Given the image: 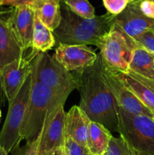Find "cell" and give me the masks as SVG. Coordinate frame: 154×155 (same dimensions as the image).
<instances>
[{
  "instance_id": "1",
  "label": "cell",
  "mask_w": 154,
  "mask_h": 155,
  "mask_svg": "<svg viewBox=\"0 0 154 155\" xmlns=\"http://www.w3.org/2000/svg\"><path fill=\"white\" fill-rule=\"evenodd\" d=\"M101 58L91 66L72 72L80 95L79 107L91 121L104 125L111 133H119L116 103L101 73Z\"/></svg>"
},
{
  "instance_id": "2",
  "label": "cell",
  "mask_w": 154,
  "mask_h": 155,
  "mask_svg": "<svg viewBox=\"0 0 154 155\" xmlns=\"http://www.w3.org/2000/svg\"><path fill=\"white\" fill-rule=\"evenodd\" d=\"M61 21L53 31L57 42L67 45L97 46L113 25L116 16L110 13L85 19L71 12L60 0Z\"/></svg>"
},
{
  "instance_id": "3",
  "label": "cell",
  "mask_w": 154,
  "mask_h": 155,
  "mask_svg": "<svg viewBox=\"0 0 154 155\" xmlns=\"http://www.w3.org/2000/svg\"><path fill=\"white\" fill-rule=\"evenodd\" d=\"M68 96L50 89L38 80L32 70V86L21 137L26 142L39 138L48 114L59 104H65Z\"/></svg>"
},
{
  "instance_id": "4",
  "label": "cell",
  "mask_w": 154,
  "mask_h": 155,
  "mask_svg": "<svg viewBox=\"0 0 154 155\" xmlns=\"http://www.w3.org/2000/svg\"><path fill=\"white\" fill-rule=\"evenodd\" d=\"M137 46L135 42L114 23L96 47L100 50L105 68L114 74H127Z\"/></svg>"
},
{
  "instance_id": "5",
  "label": "cell",
  "mask_w": 154,
  "mask_h": 155,
  "mask_svg": "<svg viewBox=\"0 0 154 155\" xmlns=\"http://www.w3.org/2000/svg\"><path fill=\"white\" fill-rule=\"evenodd\" d=\"M32 86V72L14 98L8 102V110L3 127L0 131V146L8 152L22 141L21 131L25 120Z\"/></svg>"
},
{
  "instance_id": "6",
  "label": "cell",
  "mask_w": 154,
  "mask_h": 155,
  "mask_svg": "<svg viewBox=\"0 0 154 155\" xmlns=\"http://www.w3.org/2000/svg\"><path fill=\"white\" fill-rule=\"evenodd\" d=\"M116 107L119 135L135 151L154 155V117L131 114Z\"/></svg>"
},
{
  "instance_id": "7",
  "label": "cell",
  "mask_w": 154,
  "mask_h": 155,
  "mask_svg": "<svg viewBox=\"0 0 154 155\" xmlns=\"http://www.w3.org/2000/svg\"><path fill=\"white\" fill-rule=\"evenodd\" d=\"M33 68L38 80L45 86L69 96L76 89L77 84L72 73L66 71L48 52H39L33 60Z\"/></svg>"
},
{
  "instance_id": "8",
  "label": "cell",
  "mask_w": 154,
  "mask_h": 155,
  "mask_svg": "<svg viewBox=\"0 0 154 155\" xmlns=\"http://www.w3.org/2000/svg\"><path fill=\"white\" fill-rule=\"evenodd\" d=\"M101 73L106 86L111 92L116 104L127 113L154 117V113L146 107L122 82L117 75L101 63Z\"/></svg>"
},
{
  "instance_id": "9",
  "label": "cell",
  "mask_w": 154,
  "mask_h": 155,
  "mask_svg": "<svg viewBox=\"0 0 154 155\" xmlns=\"http://www.w3.org/2000/svg\"><path fill=\"white\" fill-rule=\"evenodd\" d=\"M39 52L32 51L27 55L6 65L0 71V87L8 102L11 101L33 70V60Z\"/></svg>"
},
{
  "instance_id": "10",
  "label": "cell",
  "mask_w": 154,
  "mask_h": 155,
  "mask_svg": "<svg viewBox=\"0 0 154 155\" xmlns=\"http://www.w3.org/2000/svg\"><path fill=\"white\" fill-rule=\"evenodd\" d=\"M64 104H59L47 116L41 133L38 155H51L57 148L64 146Z\"/></svg>"
},
{
  "instance_id": "11",
  "label": "cell",
  "mask_w": 154,
  "mask_h": 155,
  "mask_svg": "<svg viewBox=\"0 0 154 155\" xmlns=\"http://www.w3.org/2000/svg\"><path fill=\"white\" fill-rule=\"evenodd\" d=\"M54 56L66 71L72 73L93 65L98 54L88 45L59 43Z\"/></svg>"
},
{
  "instance_id": "12",
  "label": "cell",
  "mask_w": 154,
  "mask_h": 155,
  "mask_svg": "<svg viewBox=\"0 0 154 155\" xmlns=\"http://www.w3.org/2000/svg\"><path fill=\"white\" fill-rule=\"evenodd\" d=\"M138 2L139 0L130 2L122 13L116 16L114 21L133 40L149 30L154 23V20L147 18L141 13Z\"/></svg>"
},
{
  "instance_id": "13",
  "label": "cell",
  "mask_w": 154,
  "mask_h": 155,
  "mask_svg": "<svg viewBox=\"0 0 154 155\" xmlns=\"http://www.w3.org/2000/svg\"><path fill=\"white\" fill-rule=\"evenodd\" d=\"M8 19L24 51L32 48L35 13L29 5L11 7Z\"/></svg>"
},
{
  "instance_id": "14",
  "label": "cell",
  "mask_w": 154,
  "mask_h": 155,
  "mask_svg": "<svg viewBox=\"0 0 154 155\" xmlns=\"http://www.w3.org/2000/svg\"><path fill=\"white\" fill-rule=\"evenodd\" d=\"M23 49L15 35L8 17L0 15V71L4 67L24 57Z\"/></svg>"
},
{
  "instance_id": "15",
  "label": "cell",
  "mask_w": 154,
  "mask_h": 155,
  "mask_svg": "<svg viewBox=\"0 0 154 155\" xmlns=\"http://www.w3.org/2000/svg\"><path fill=\"white\" fill-rule=\"evenodd\" d=\"M91 121L79 106L73 105L66 113L65 138H70L80 145L87 147Z\"/></svg>"
},
{
  "instance_id": "16",
  "label": "cell",
  "mask_w": 154,
  "mask_h": 155,
  "mask_svg": "<svg viewBox=\"0 0 154 155\" xmlns=\"http://www.w3.org/2000/svg\"><path fill=\"white\" fill-rule=\"evenodd\" d=\"M42 24L54 31L61 21L60 0H37L29 5Z\"/></svg>"
},
{
  "instance_id": "17",
  "label": "cell",
  "mask_w": 154,
  "mask_h": 155,
  "mask_svg": "<svg viewBox=\"0 0 154 155\" xmlns=\"http://www.w3.org/2000/svg\"><path fill=\"white\" fill-rule=\"evenodd\" d=\"M112 137L113 135L111 132L104 125L98 122L91 121L87 142V147L90 154L104 155Z\"/></svg>"
},
{
  "instance_id": "18",
  "label": "cell",
  "mask_w": 154,
  "mask_h": 155,
  "mask_svg": "<svg viewBox=\"0 0 154 155\" xmlns=\"http://www.w3.org/2000/svg\"><path fill=\"white\" fill-rule=\"evenodd\" d=\"M56 39L52 30L41 22L35 15L33 24L32 51L36 52H48L56 44Z\"/></svg>"
},
{
  "instance_id": "19",
  "label": "cell",
  "mask_w": 154,
  "mask_h": 155,
  "mask_svg": "<svg viewBox=\"0 0 154 155\" xmlns=\"http://www.w3.org/2000/svg\"><path fill=\"white\" fill-rule=\"evenodd\" d=\"M128 71L154 80V54L137 46L134 51Z\"/></svg>"
},
{
  "instance_id": "20",
  "label": "cell",
  "mask_w": 154,
  "mask_h": 155,
  "mask_svg": "<svg viewBox=\"0 0 154 155\" xmlns=\"http://www.w3.org/2000/svg\"><path fill=\"white\" fill-rule=\"evenodd\" d=\"M120 81L146 106L154 113V91L128 74H116Z\"/></svg>"
},
{
  "instance_id": "21",
  "label": "cell",
  "mask_w": 154,
  "mask_h": 155,
  "mask_svg": "<svg viewBox=\"0 0 154 155\" xmlns=\"http://www.w3.org/2000/svg\"><path fill=\"white\" fill-rule=\"evenodd\" d=\"M66 7L78 16L85 19L95 18V10L88 0H61Z\"/></svg>"
},
{
  "instance_id": "22",
  "label": "cell",
  "mask_w": 154,
  "mask_h": 155,
  "mask_svg": "<svg viewBox=\"0 0 154 155\" xmlns=\"http://www.w3.org/2000/svg\"><path fill=\"white\" fill-rule=\"evenodd\" d=\"M104 155H135L134 150L121 136L110 139L108 147Z\"/></svg>"
},
{
  "instance_id": "23",
  "label": "cell",
  "mask_w": 154,
  "mask_h": 155,
  "mask_svg": "<svg viewBox=\"0 0 154 155\" xmlns=\"http://www.w3.org/2000/svg\"><path fill=\"white\" fill-rule=\"evenodd\" d=\"M136 45L154 54V31L148 30L134 39Z\"/></svg>"
},
{
  "instance_id": "24",
  "label": "cell",
  "mask_w": 154,
  "mask_h": 155,
  "mask_svg": "<svg viewBox=\"0 0 154 155\" xmlns=\"http://www.w3.org/2000/svg\"><path fill=\"white\" fill-rule=\"evenodd\" d=\"M40 137L41 135L37 139L26 142L23 146H20V145L16 146L11 151V155H38Z\"/></svg>"
},
{
  "instance_id": "25",
  "label": "cell",
  "mask_w": 154,
  "mask_h": 155,
  "mask_svg": "<svg viewBox=\"0 0 154 155\" xmlns=\"http://www.w3.org/2000/svg\"><path fill=\"white\" fill-rule=\"evenodd\" d=\"M102 2L107 12L114 16L122 13L130 3L129 0H102Z\"/></svg>"
},
{
  "instance_id": "26",
  "label": "cell",
  "mask_w": 154,
  "mask_h": 155,
  "mask_svg": "<svg viewBox=\"0 0 154 155\" xmlns=\"http://www.w3.org/2000/svg\"><path fill=\"white\" fill-rule=\"evenodd\" d=\"M64 148L66 155H88L90 154L87 147L80 145L70 138H65Z\"/></svg>"
},
{
  "instance_id": "27",
  "label": "cell",
  "mask_w": 154,
  "mask_h": 155,
  "mask_svg": "<svg viewBox=\"0 0 154 155\" xmlns=\"http://www.w3.org/2000/svg\"><path fill=\"white\" fill-rule=\"evenodd\" d=\"M138 5L140 12L145 17L154 20V0H139Z\"/></svg>"
},
{
  "instance_id": "28",
  "label": "cell",
  "mask_w": 154,
  "mask_h": 155,
  "mask_svg": "<svg viewBox=\"0 0 154 155\" xmlns=\"http://www.w3.org/2000/svg\"><path fill=\"white\" fill-rule=\"evenodd\" d=\"M37 0H2L1 2V8L2 6L17 7L24 5H30Z\"/></svg>"
},
{
  "instance_id": "29",
  "label": "cell",
  "mask_w": 154,
  "mask_h": 155,
  "mask_svg": "<svg viewBox=\"0 0 154 155\" xmlns=\"http://www.w3.org/2000/svg\"><path fill=\"white\" fill-rule=\"evenodd\" d=\"M51 155H66V151H65L64 146L60 147V148L56 149Z\"/></svg>"
},
{
  "instance_id": "30",
  "label": "cell",
  "mask_w": 154,
  "mask_h": 155,
  "mask_svg": "<svg viewBox=\"0 0 154 155\" xmlns=\"http://www.w3.org/2000/svg\"><path fill=\"white\" fill-rule=\"evenodd\" d=\"M0 155H8L7 151L1 146H0Z\"/></svg>"
},
{
  "instance_id": "31",
  "label": "cell",
  "mask_w": 154,
  "mask_h": 155,
  "mask_svg": "<svg viewBox=\"0 0 154 155\" xmlns=\"http://www.w3.org/2000/svg\"><path fill=\"white\" fill-rule=\"evenodd\" d=\"M134 152H135V155H149V154H144V153L140 152V151H135V150H134Z\"/></svg>"
},
{
  "instance_id": "32",
  "label": "cell",
  "mask_w": 154,
  "mask_h": 155,
  "mask_svg": "<svg viewBox=\"0 0 154 155\" xmlns=\"http://www.w3.org/2000/svg\"><path fill=\"white\" fill-rule=\"evenodd\" d=\"M150 30H152V31H154V23H153V24H152V25L151 26V27H150Z\"/></svg>"
},
{
  "instance_id": "33",
  "label": "cell",
  "mask_w": 154,
  "mask_h": 155,
  "mask_svg": "<svg viewBox=\"0 0 154 155\" xmlns=\"http://www.w3.org/2000/svg\"><path fill=\"white\" fill-rule=\"evenodd\" d=\"M1 117H2V112H1V109H0V121H1Z\"/></svg>"
},
{
  "instance_id": "34",
  "label": "cell",
  "mask_w": 154,
  "mask_h": 155,
  "mask_svg": "<svg viewBox=\"0 0 154 155\" xmlns=\"http://www.w3.org/2000/svg\"><path fill=\"white\" fill-rule=\"evenodd\" d=\"M135 1H138V0H129L130 2H135Z\"/></svg>"
},
{
  "instance_id": "35",
  "label": "cell",
  "mask_w": 154,
  "mask_h": 155,
  "mask_svg": "<svg viewBox=\"0 0 154 155\" xmlns=\"http://www.w3.org/2000/svg\"><path fill=\"white\" fill-rule=\"evenodd\" d=\"M2 0H0V8H1V2H2Z\"/></svg>"
},
{
  "instance_id": "36",
  "label": "cell",
  "mask_w": 154,
  "mask_h": 155,
  "mask_svg": "<svg viewBox=\"0 0 154 155\" xmlns=\"http://www.w3.org/2000/svg\"><path fill=\"white\" fill-rule=\"evenodd\" d=\"M88 155H92V154H88Z\"/></svg>"
}]
</instances>
